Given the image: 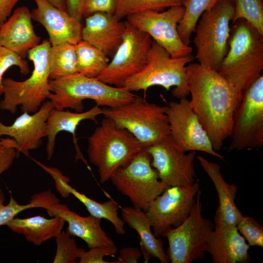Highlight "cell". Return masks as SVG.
I'll return each mask as SVG.
<instances>
[{"label":"cell","mask_w":263,"mask_h":263,"mask_svg":"<svg viewBox=\"0 0 263 263\" xmlns=\"http://www.w3.org/2000/svg\"><path fill=\"white\" fill-rule=\"evenodd\" d=\"M160 180L169 186H183L195 181L196 151L188 153L172 140L170 134L146 148Z\"/></svg>","instance_id":"obj_16"},{"label":"cell","mask_w":263,"mask_h":263,"mask_svg":"<svg viewBox=\"0 0 263 263\" xmlns=\"http://www.w3.org/2000/svg\"><path fill=\"white\" fill-rule=\"evenodd\" d=\"M142 256V252L138 248L125 247L120 250L117 259L112 263H136Z\"/></svg>","instance_id":"obj_40"},{"label":"cell","mask_w":263,"mask_h":263,"mask_svg":"<svg viewBox=\"0 0 263 263\" xmlns=\"http://www.w3.org/2000/svg\"><path fill=\"white\" fill-rule=\"evenodd\" d=\"M233 0L235 13L232 23L244 19L263 34V0Z\"/></svg>","instance_id":"obj_32"},{"label":"cell","mask_w":263,"mask_h":263,"mask_svg":"<svg viewBox=\"0 0 263 263\" xmlns=\"http://www.w3.org/2000/svg\"><path fill=\"white\" fill-rule=\"evenodd\" d=\"M193 59L191 55L172 57L153 40L145 66L140 72L128 78L123 88L132 92L146 91L154 86H162L167 91L174 87L172 91L174 97H187L189 92L186 65Z\"/></svg>","instance_id":"obj_6"},{"label":"cell","mask_w":263,"mask_h":263,"mask_svg":"<svg viewBox=\"0 0 263 263\" xmlns=\"http://www.w3.org/2000/svg\"><path fill=\"white\" fill-rule=\"evenodd\" d=\"M125 29L126 21L117 19L113 15L96 13L85 18L81 39L112 57L122 41Z\"/></svg>","instance_id":"obj_19"},{"label":"cell","mask_w":263,"mask_h":263,"mask_svg":"<svg viewBox=\"0 0 263 263\" xmlns=\"http://www.w3.org/2000/svg\"><path fill=\"white\" fill-rule=\"evenodd\" d=\"M227 151L257 149L263 145V75L243 92L236 110Z\"/></svg>","instance_id":"obj_11"},{"label":"cell","mask_w":263,"mask_h":263,"mask_svg":"<svg viewBox=\"0 0 263 263\" xmlns=\"http://www.w3.org/2000/svg\"><path fill=\"white\" fill-rule=\"evenodd\" d=\"M34 0L37 7L31 11L32 19L45 28L52 46L64 42L75 45L82 40L83 26L80 21L46 0Z\"/></svg>","instance_id":"obj_18"},{"label":"cell","mask_w":263,"mask_h":263,"mask_svg":"<svg viewBox=\"0 0 263 263\" xmlns=\"http://www.w3.org/2000/svg\"><path fill=\"white\" fill-rule=\"evenodd\" d=\"M102 113V109L97 105L86 112H71L68 110H58L53 108L47 121L46 152L48 160H50L54 154L57 134L60 132L64 131L73 135L76 151V159H81L87 164L77 144L76 129L78 125L84 120H91L96 123V117Z\"/></svg>","instance_id":"obj_24"},{"label":"cell","mask_w":263,"mask_h":263,"mask_svg":"<svg viewBox=\"0 0 263 263\" xmlns=\"http://www.w3.org/2000/svg\"><path fill=\"white\" fill-rule=\"evenodd\" d=\"M43 169L54 178L56 188L62 196L66 197L72 194L84 205L91 215L101 219H106L113 225L117 234H125V223L118 215L119 206L116 202L111 199L103 203L98 202L71 186L68 184L70 181L69 178L57 169L44 166Z\"/></svg>","instance_id":"obj_23"},{"label":"cell","mask_w":263,"mask_h":263,"mask_svg":"<svg viewBox=\"0 0 263 263\" xmlns=\"http://www.w3.org/2000/svg\"><path fill=\"white\" fill-rule=\"evenodd\" d=\"M236 226L249 246H263V227L254 218L243 215Z\"/></svg>","instance_id":"obj_34"},{"label":"cell","mask_w":263,"mask_h":263,"mask_svg":"<svg viewBox=\"0 0 263 263\" xmlns=\"http://www.w3.org/2000/svg\"><path fill=\"white\" fill-rule=\"evenodd\" d=\"M228 52L218 71L243 92L263 69V34L244 19L231 24Z\"/></svg>","instance_id":"obj_2"},{"label":"cell","mask_w":263,"mask_h":263,"mask_svg":"<svg viewBox=\"0 0 263 263\" xmlns=\"http://www.w3.org/2000/svg\"><path fill=\"white\" fill-rule=\"evenodd\" d=\"M19 68L21 73L26 75L30 70L28 62L15 52L0 46V97L3 94V75L12 66Z\"/></svg>","instance_id":"obj_35"},{"label":"cell","mask_w":263,"mask_h":263,"mask_svg":"<svg viewBox=\"0 0 263 263\" xmlns=\"http://www.w3.org/2000/svg\"><path fill=\"white\" fill-rule=\"evenodd\" d=\"M118 252L116 245L91 248L88 251L79 248V263H110L104 260L106 256L114 257Z\"/></svg>","instance_id":"obj_36"},{"label":"cell","mask_w":263,"mask_h":263,"mask_svg":"<svg viewBox=\"0 0 263 263\" xmlns=\"http://www.w3.org/2000/svg\"><path fill=\"white\" fill-rule=\"evenodd\" d=\"M31 12L25 6L14 10L7 20L0 26V46L27 57L28 52L38 46L41 38L35 32Z\"/></svg>","instance_id":"obj_21"},{"label":"cell","mask_w":263,"mask_h":263,"mask_svg":"<svg viewBox=\"0 0 263 263\" xmlns=\"http://www.w3.org/2000/svg\"><path fill=\"white\" fill-rule=\"evenodd\" d=\"M49 86L51 93L48 99L58 110L70 108L82 112L85 99L92 100L99 106L116 107L130 102L136 96L123 87L108 85L78 72L50 79Z\"/></svg>","instance_id":"obj_3"},{"label":"cell","mask_w":263,"mask_h":263,"mask_svg":"<svg viewBox=\"0 0 263 263\" xmlns=\"http://www.w3.org/2000/svg\"><path fill=\"white\" fill-rule=\"evenodd\" d=\"M151 38L126 21L122 41L107 67L96 77L109 85L122 88L126 80L145 66Z\"/></svg>","instance_id":"obj_12"},{"label":"cell","mask_w":263,"mask_h":263,"mask_svg":"<svg viewBox=\"0 0 263 263\" xmlns=\"http://www.w3.org/2000/svg\"><path fill=\"white\" fill-rule=\"evenodd\" d=\"M0 124H1V122H0Z\"/></svg>","instance_id":"obj_44"},{"label":"cell","mask_w":263,"mask_h":263,"mask_svg":"<svg viewBox=\"0 0 263 263\" xmlns=\"http://www.w3.org/2000/svg\"><path fill=\"white\" fill-rule=\"evenodd\" d=\"M66 11L70 16L78 21H81L82 0H65Z\"/></svg>","instance_id":"obj_42"},{"label":"cell","mask_w":263,"mask_h":263,"mask_svg":"<svg viewBox=\"0 0 263 263\" xmlns=\"http://www.w3.org/2000/svg\"><path fill=\"white\" fill-rule=\"evenodd\" d=\"M201 196L199 190L189 216L166 234L169 243L167 254L172 263H190L205 256L207 243L214 225L202 215Z\"/></svg>","instance_id":"obj_10"},{"label":"cell","mask_w":263,"mask_h":263,"mask_svg":"<svg viewBox=\"0 0 263 263\" xmlns=\"http://www.w3.org/2000/svg\"><path fill=\"white\" fill-rule=\"evenodd\" d=\"M200 190L198 181L183 186H169L149 204L146 211L154 235L165 238L173 227L189 216Z\"/></svg>","instance_id":"obj_13"},{"label":"cell","mask_w":263,"mask_h":263,"mask_svg":"<svg viewBox=\"0 0 263 263\" xmlns=\"http://www.w3.org/2000/svg\"><path fill=\"white\" fill-rule=\"evenodd\" d=\"M184 0H115L113 16L119 20L128 16L146 10L163 11L170 7L182 5Z\"/></svg>","instance_id":"obj_31"},{"label":"cell","mask_w":263,"mask_h":263,"mask_svg":"<svg viewBox=\"0 0 263 263\" xmlns=\"http://www.w3.org/2000/svg\"><path fill=\"white\" fill-rule=\"evenodd\" d=\"M52 102L45 101L35 113L22 112L10 126L0 125V136L8 135L15 141L19 152L26 153L38 149L42 139L47 136V121L52 110Z\"/></svg>","instance_id":"obj_17"},{"label":"cell","mask_w":263,"mask_h":263,"mask_svg":"<svg viewBox=\"0 0 263 263\" xmlns=\"http://www.w3.org/2000/svg\"><path fill=\"white\" fill-rule=\"evenodd\" d=\"M197 159L213 182L218 193L219 205L214 220L226 226H236L243 215L235 202L238 187L234 184L226 182L218 164L208 161L202 156H198Z\"/></svg>","instance_id":"obj_25"},{"label":"cell","mask_w":263,"mask_h":263,"mask_svg":"<svg viewBox=\"0 0 263 263\" xmlns=\"http://www.w3.org/2000/svg\"><path fill=\"white\" fill-rule=\"evenodd\" d=\"M214 230L209 234L206 252L213 263H246L250 261L248 245L236 226H228L214 220Z\"/></svg>","instance_id":"obj_20"},{"label":"cell","mask_w":263,"mask_h":263,"mask_svg":"<svg viewBox=\"0 0 263 263\" xmlns=\"http://www.w3.org/2000/svg\"><path fill=\"white\" fill-rule=\"evenodd\" d=\"M170 135L184 151H200L224 160L215 151L206 132L199 121L187 97L170 101L167 106Z\"/></svg>","instance_id":"obj_15"},{"label":"cell","mask_w":263,"mask_h":263,"mask_svg":"<svg viewBox=\"0 0 263 263\" xmlns=\"http://www.w3.org/2000/svg\"><path fill=\"white\" fill-rule=\"evenodd\" d=\"M115 9V0H82L81 15L85 18L96 13L113 15Z\"/></svg>","instance_id":"obj_38"},{"label":"cell","mask_w":263,"mask_h":263,"mask_svg":"<svg viewBox=\"0 0 263 263\" xmlns=\"http://www.w3.org/2000/svg\"><path fill=\"white\" fill-rule=\"evenodd\" d=\"M234 13V0H223L201 15L193 39L198 63L218 71L229 49Z\"/></svg>","instance_id":"obj_7"},{"label":"cell","mask_w":263,"mask_h":263,"mask_svg":"<svg viewBox=\"0 0 263 263\" xmlns=\"http://www.w3.org/2000/svg\"><path fill=\"white\" fill-rule=\"evenodd\" d=\"M166 109L136 95L124 105L102 109V114L128 131L146 149L170 134Z\"/></svg>","instance_id":"obj_8"},{"label":"cell","mask_w":263,"mask_h":263,"mask_svg":"<svg viewBox=\"0 0 263 263\" xmlns=\"http://www.w3.org/2000/svg\"><path fill=\"white\" fill-rule=\"evenodd\" d=\"M50 79H56L77 73L75 45L64 42L51 48Z\"/></svg>","instance_id":"obj_30"},{"label":"cell","mask_w":263,"mask_h":263,"mask_svg":"<svg viewBox=\"0 0 263 263\" xmlns=\"http://www.w3.org/2000/svg\"><path fill=\"white\" fill-rule=\"evenodd\" d=\"M75 49L77 72L88 77L96 78L109 62V57L83 40L75 44Z\"/></svg>","instance_id":"obj_28"},{"label":"cell","mask_w":263,"mask_h":263,"mask_svg":"<svg viewBox=\"0 0 263 263\" xmlns=\"http://www.w3.org/2000/svg\"><path fill=\"white\" fill-rule=\"evenodd\" d=\"M184 10L183 5H179L163 11L146 10L128 16L127 21L149 35L171 57H183L191 55L192 50L183 42L177 30Z\"/></svg>","instance_id":"obj_14"},{"label":"cell","mask_w":263,"mask_h":263,"mask_svg":"<svg viewBox=\"0 0 263 263\" xmlns=\"http://www.w3.org/2000/svg\"><path fill=\"white\" fill-rule=\"evenodd\" d=\"M190 105L215 151L230 137L243 93L218 71L198 63L187 66Z\"/></svg>","instance_id":"obj_1"},{"label":"cell","mask_w":263,"mask_h":263,"mask_svg":"<svg viewBox=\"0 0 263 263\" xmlns=\"http://www.w3.org/2000/svg\"><path fill=\"white\" fill-rule=\"evenodd\" d=\"M55 238L56 250L53 262L75 263L79 249L75 241L66 231H61Z\"/></svg>","instance_id":"obj_33"},{"label":"cell","mask_w":263,"mask_h":263,"mask_svg":"<svg viewBox=\"0 0 263 263\" xmlns=\"http://www.w3.org/2000/svg\"><path fill=\"white\" fill-rule=\"evenodd\" d=\"M121 216L124 223L139 235L145 263H149L151 258L158 259L161 263L170 262L165 252L163 241L152 232L150 222L146 212L133 207H125L121 209Z\"/></svg>","instance_id":"obj_26"},{"label":"cell","mask_w":263,"mask_h":263,"mask_svg":"<svg viewBox=\"0 0 263 263\" xmlns=\"http://www.w3.org/2000/svg\"><path fill=\"white\" fill-rule=\"evenodd\" d=\"M19 153L13 139H0V176L11 167Z\"/></svg>","instance_id":"obj_37"},{"label":"cell","mask_w":263,"mask_h":263,"mask_svg":"<svg viewBox=\"0 0 263 263\" xmlns=\"http://www.w3.org/2000/svg\"><path fill=\"white\" fill-rule=\"evenodd\" d=\"M20 0H0V26L11 15L12 11Z\"/></svg>","instance_id":"obj_41"},{"label":"cell","mask_w":263,"mask_h":263,"mask_svg":"<svg viewBox=\"0 0 263 263\" xmlns=\"http://www.w3.org/2000/svg\"><path fill=\"white\" fill-rule=\"evenodd\" d=\"M223 0H184L183 18L179 22L177 30L180 37L187 45H189L190 38L197 23L204 12L208 11Z\"/></svg>","instance_id":"obj_29"},{"label":"cell","mask_w":263,"mask_h":263,"mask_svg":"<svg viewBox=\"0 0 263 263\" xmlns=\"http://www.w3.org/2000/svg\"><path fill=\"white\" fill-rule=\"evenodd\" d=\"M50 217L59 216L68 223L66 232L71 236L83 240L89 248L115 245L102 229L101 219L90 215L81 216L71 210L65 204L55 203L46 209Z\"/></svg>","instance_id":"obj_22"},{"label":"cell","mask_w":263,"mask_h":263,"mask_svg":"<svg viewBox=\"0 0 263 263\" xmlns=\"http://www.w3.org/2000/svg\"><path fill=\"white\" fill-rule=\"evenodd\" d=\"M5 197L1 189H0V226L6 225L14 218L19 212V207L17 202L10 199L6 205H4Z\"/></svg>","instance_id":"obj_39"},{"label":"cell","mask_w":263,"mask_h":263,"mask_svg":"<svg viewBox=\"0 0 263 263\" xmlns=\"http://www.w3.org/2000/svg\"><path fill=\"white\" fill-rule=\"evenodd\" d=\"M65 222L59 216L47 218L37 215L24 218L15 217L6 225L14 232L23 235L28 242L39 246L55 238L62 231Z\"/></svg>","instance_id":"obj_27"},{"label":"cell","mask_w":263,"mask_h":263,"mask_svg":"<svg viewBox=\"0 0 263 263\" xmlns=\"http://www.w3.org/2000/svg\"><path fill=\"white\" fill-rule=\"evenodd\" d=\"M53 5L58 9L66 11V2L65 0H46Z\"/></svg>","instance_id":"obj_43"},{"label":"cell","mask_w":263,"mask_h":263,"mask_svg":"<svg viewBox=\"0 0 263 263\" xmlns=\"http://www.w3.org/2000/svg\"><path fill=\"white\" fill-rule=\"evenodd\" d=\"M51 44L45 39L31 49L27 57L32 61L34 69L31 75L23 81L3 78V98L0 109L16 113L20 106L22 112H37L48 98L51 93L49 81Z\"/></svg>","instance_id":"obj_4"},{"label":"cell","mask_w":263,"mask_h":263,"mask_svg":"<svg viewBox=\"0 0 263 263\" xmlns=\"http://www.w3.org/2000/svg\"><path fill=\"white\" fill-rule=\"evenodd\" d=\"M151 159L144 149L110 179L119 192L129 198L133 207L145 212L150 203L169 187L160 180Z\"/></svg>","instance_id":"obj_9"},{"label":"cell","mask_w":263,"mask_h":263,"mask_svg":"<svg viewBox=\"0 0 263 263\" xmlns=\"http://www.w3.org/2000/svg\"><path fill=\"white\" fill-rule=\"evenodd\" d=\"M144 149L128 131L104 117L89 137L87 152L90 162L97 169L100 183L103 184Z\"/></svg>","instance_id":"obj_5"}]
</instances>
